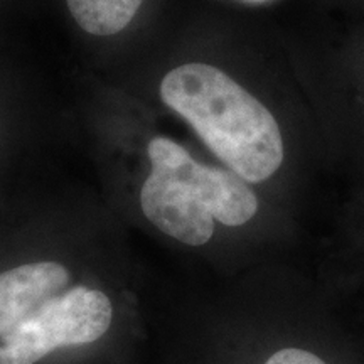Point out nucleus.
I'll list each match as a JSON object with an SVG mask.
<instances>
[{"mask_svg":"<svg viewBox=\"0 0 364 364\" xmlns=\"http://www.w3.org/2000/svg\"><path fill=\"white\" fill-rule=\"evenodd\" d=\"M159 91L162 102L241 179L257 184L280 169L284 140L275 117L220 68L181 65L164 76Z\"/></svg>","mask_w":364,"mask_h":364,"instance_id":"obj_1","label":"nucleus"},{"mask_svg":"<svg viewBox=\"0 0 364 364\" xmlns=\"http://www.w3.org/2000/svg\"><path fill=\"white\" fill-rule=\"evenodd\" d=\"M113 306L107 294L75 287L46 300L0 344V364H36L66 346L90 344L110 329Z\"/></svg>","mask_w":364,"mask_h":364,"instance_id":"obj_3","label":"nucleus"},{"mask_svg":"<svg viewBox=\"0 0 364 364\" xmlns=\"http://www.w3.org/2000/svg\"><path fill=\"white\" fill-rule=\"evenodd\" d=\"M66 4L85 33L108 38L130 26L144 0H66Z\"/></svg>","mask_w":364,"mask_h":364,"instance_id":"obj_5","label":"nucleus"},{"mask_svg":"<svg viewBox=\"0 0 364 364\" xmlns=\"http://www.w3.org/2000/svg\"><path fill=\"white\" fill-rule=\"evenodd\" d=\"M147 156L152 171L140 189V206L162 233L203 247L215 235V221L241 226L257 215V194L233 171L204 166L167 136H154Z\"/></svg>","mask_w":364,"mask_h":364,"instance_id":"obj_2","label":"nucleus"},{"mask_svg":"<svg viewBox=\"0 0 364 364\" xmlns=\"http://www.w3.org/2000/svg\"><path fill=\"white\" fill-rule=\"evenodd\" d=\"M252 2H262V0H252Z\"/></svg>","mask_w":364,"mask_h":364,"instance_id":"obj_7","label":"nucleus"},{"mask_svg":"<svg viewBox=\"0 0 364 364\" xmlns=\"http://www.w3.org/2000/svg\"><path fill=\"white\" fill-rule=\"evenodd\" d=\"M70 273L56 262L27 263L0 273V339L46 300L61 294Z\"/></svg>","mask_w":364,"mask_h":364,"instance_id":"obj_4","label":"nucleus"},{"mask_svg":"<svg viewBox=\"0 0 364 364\" xmlns=\"http://www.w3.org/2000/svg\"><path fill=\"white\" fill-rule=\"evenodd\" d=\"M265 364H327L322 361L321 358L306 349H297V348H287L280 349L275 354H272L268 358Z\"/></svg>","mask_w":364,"mask_h":364,"instance_id":"obj_6","label":"nucleus"}]
</instances>
